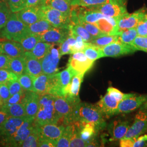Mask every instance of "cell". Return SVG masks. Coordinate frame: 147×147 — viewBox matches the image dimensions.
Wrapping results in <instances>:
<instances>
[{"label": "cell", "mask_w": 147, "mask_h": 147, "mask_svg": "<svg viewBox=\"0 0 147 147\" xmlns=\"http://www.w3.org/2000/svg\"><path fill=\"white\" fill-rule=\"evenodd\" d=\"M126 0H107L99 5L86 7L99 11L101 14L116 20L127 13Z\"/></svg>", "instance_id": "cell-4"}, {"label": "cell", "mask_w": 147, "mask_h": 147, "mask_svg": "<svg viewBox=\"0 0 147 147\" xmlns=\"http://www.w3.org/2000/svg\"><path fill=\"white\" fill-rule=\"evenodd\" d=\"M0 1H5V0H0Z\"/></svg>", "instance_id": "cell-61"}, {"label": "cell", "mask_w": 147, "mask_h": 147, "mask_svg": "<svg viewBox=\"0 0 147 147\" xmlns=\"http://www.w3.org/2000/svg\"><path fill=\"white\" fill-rule=\"evenodd\" d=\"M144 18L146 19H147V14H146V15L145 16V17H144Z\"/></svg>", "instance_id": "cell-60"}, {"label": "cell", "mask_w": 147, "mask_h": 147, "mask_svg": "<svg viewBox=\"0 0 147 147\" xmlns=\"http://www.w3.org/2000/svg\"><path fill=\"white\" fill-rule=\"evenodd\" d=\"M147 130V111L140 110L137 114L133 124L129 127L124 138H137Z\"/></svg>", "instance_id": "cell-11"}, {"label": "cell", "mask_w": 147, "mask_h": 147, "mask_svg": "<svg viewBox=\"0 0 147 147\" xmlns=\"http://www.w3.org/2000/svg\"><path fill=\"white\" fill-rule=\"evenodd\" d=\"M24 56L25 62V73L29 74L34 79L42 74L40 61L34 56L31 51H25Z\"/></svg>", "instance_id": "cell-20"}, {"label": "cell", "mask_w": 147, "mask_h": 147, "mask_svg": "<svg viewBox=\"0 0 147 147\" xmlns=\"http://www.w3.org/2000/svg\"><path fill=\"white\" fill-rule=\"evenodd\" d=\"M76 39L69 34L68 37L62 43L59 44L60 45L59 47V50L61 55L62 56L64 55L70 54V48L73 47L76 43Z\"/></svg>", "instance_id": "cell-41"}, {"label": "cell", "mask_w": 147, "mask_h": 147, "mask_svg": "<svg viewBox=\"0 0 147 147\" xmlns=\"http://www.w3.org/2000/svg\"><path fill=\"white\" fill-rule=\"evenodd\" d=\"M11 97V94L7 84H0V98L3 105L5 104Z\"/></svg>", "instance_id": "cell-48"}, {"label": "cell", "mask_w": 147, "mask_h": 147, "mask_svg": "<svg viewBox=\"0 0 147 147\" xmlns=\"http://www.w3.org/2000/svg\"><path fill=\"white\" fill-rule=\"evenodd\" d=\"M2 53V45H1V42H0V54Z\"/></svg>", "instance_id": "cell-59"}, {"label": "cell", "mask_w": 147, "mask_h": 147, "mask_svg": "<svg viewBox=\"0 0 147 147\" xmlns=\"http://www.w3.org/2000/svg\"><path fill=\"white\" fill-rule=\"evenodd\" d=\"M78 22L82 26L84 27L85 29L89 32V34L94 38L100 37L105 34L104 33L101 31L99 28L94 24H91V23L84 22V21H80L79 20Z\"/></svg>", "instance_id": "cell-42"}, {"label": "cell", "mask_w": 147, "mask_h": 147, "mask_svg": "<svg viewBox=\"0 0 147 147\" xmlns=\"http://www.w3.org/2000/svg\"><path fill=\"white\" fill-rule=\"evenodd\" d=\"M40 98V95L36 92L25 90L21 103L24 107L27 117L35 119L39 110Z\"/></svg>", "instance_id": "cell-13"}, {"label": "cell", "mask_w": 147, "mask_h": 147, "mask_svg": "<svg viewBox=\"0 0 147 147\" xmlns=\"http://www.w3.org/2000/svg\"><path fill=\"white\" fill-rule=\"evenodd\" d=\"M18 81L21 84V87L25 90L33 91V80L34 78L26 73H23L18 76Z\"/></svg>", "instance_id": "cell-39"}, {"label": "cell", "mask_w": 147, "mask_h": 147, "mask_svg": "<svg viewBox=\"0 0 147 147\" xmlns=\"http://www.w3.org/2000/svg\"><path fill=\"white\" fill-rule=\"evenodd\" d=\"M11 58L4 53L0 54V69H8Z\"/></svg>", "instance_id": "cell-51"}, {"label": "cell", "mask_w": 147, "mask_h": 147, "mask_svg": "<svg viewBox=\"0 0 147 147\" xmlns=\"http://www.w3.org/2000/svg\"><path fill=\"white\" fill-rule=\"evenodd\" d=\"M58 74L60 84L63 88L68 84H70L74 76L77 75L69 65H68V67L65 70L58 73Z\"/></svg>", "instance_id": "cell-38"}, {"label": "cell", "mask_w": 147, "mask_h": 147, "mask_svg": "<svg viewBox=\"0 0 147 147\" xmlns=\"http://www.w3.org/2000/svg\"><path fill=\"white\" fill-rule=\"evenodd\" d=\"M83 52L87 58L93 61L104 57L101 49L91 44L90 42H87V45Z\"/></svg>", "instance_id": "cell-29"}, {"label": "cell", "mask_w": 147, "mask_h": 147, "mask_svg": "<svg viewBox=\"0 0 147 147\" xmlns=\"http://www.w3.org/2000/svg\"><path fill=\"white\" fill-rule=\"evenodd\" d=\"M42 11L44 19L49 21L53 27L69 29L71 24L70 16L47 5L43 6Z\"/></svg>", "instance_id": "cell-6"}, {"label": "cell", "mask_w": 147, "mask_h": 147, "mask_svg": "<svg viewBox=\"0 0 147 147\" xmlns=\"http://www.w3.org/2000/svg\"><path fill=\"white\" fill-rule=\"evenodd\" d=\"M70 30L68 28L53 27L51 29L40 35V41L51 44H60L68 37Z\"/></svg>", "instance_id": "cell-15"}, {"label": "cell", "mask_w": 147, "mask_h": 147, "mask_svg": "<svg viewBox=\"0 0 147 147\" xmlns=\"http://www.w3.org/2000/svg\"><path fill=\"white\" fill-rule=\"evenodd\" d=\"M55 44H53L45 56L40 59L43 74L51 75L58 71V63L61 55L59 48L55 47Z\"/></svg>", "instance_id": "cell-8"}, {"label": "cell", "mask_w": 147, "mask_h": 147, "mask_svg": "<svg viewBox=\"0 0 147 147\" xmlns=\"http://www.w3.org/2000/svg\"><path fill=\"white\" fill-rule=\"evenodd\" d=\"M147 146V135L140 136L135 139L132 147H141Z\"/></svg>", "instance_id": "cell-52"}, {"label": "cell", "mask_w": 147, "mask_h": 147, "mask_svg": "<svg viewBox=\"0 0 147 147\" xmlns=\"http://www.w3.org/2000/svg\"><path fill=\"white\" fill-rule=\"evenodd\" d=\"M137 36L136 28L128 29L121 32L119 34L118 40L123 43L131 45Z\"/></svg>", "instance_id": "cell-37"}, {"label": "cell", "mask_w": 147, "mask_h": 147, "mask_svg": "<svg viewBox=\"0 0 147 147\" xmlns=\"http://www.w3.org/2000/svg\"><path fill=\"white\" fill-rule=\"evenodd\" d=\"M136 50H141L147 53V37L137 36L131 43Z\"/></svg>", "instance_id": "cell-45"}, {"label": "cell", "mask_w": 147, "mask_h": 147, "mask_svg": "<svg viewBox=\"0 0 147 147\" xmlns=\"http://www.w3.org/2000/svg\"><path fill=\"white\" fill-rule=\"evenodd\" d=\"M138 36L147 37V20L144 18L136 27Z\"/></svg>", "instance_id": "cell-49"}, {"label": "cell", "mask_w": 147, "mask_h": 147, "mask_svg": "<svg viewBox=\"0 0 147 147\" xmlns=\"http://www.w3.org/2000/svg\"><path fill=\"white\" fill-rule=\"evenodd\" d=\"M84 74H80L74 76L70 84L68 94L65 98L73 99L80 98L79 96V91L81 84L84 80Z\"/></svg>", "instance_id": "cell-25"}, {"label": "cell", "mask_w": 147, "mask_h": 147, "mask_svg": "<svg viewBox=\"0 0 147 147\" xmlns=\"http://www.w3.org/2000/svg\"><path fill=\"white\" fill-rule=\"evenodd\" d=\"M31 34L28 26L19 19L16 13H11L5 26L0 31L1 38L19 42Z\"/></svg>", "instance_id": "cell-3"}, {"label": "cell", "mask_w": 147, "mask_h": 147, "mask_svg": "<svg viewBox=\"0 0 147 147\" xmlns=\"http://www.w3.org/2000/svg\"><path fill=\"white\" fill-rule=\"evenodd\" d=\"M107 93L110 95L112 98L117 100L118 102H119L123 99L135 95V94H124L118 89L113 87H109L107 90Z\"/></svg>", "instance_id": "cell-44"}, {"label": "cell", "mask_w": 147, "mask_h": 147, "mask_svg": "<svg viewBox=\"0 0 147 147\" xmlns=\"http://www.w3.org/2000/svg\"><path fill=\"white\" fill-rule=\"evenodd\" d=\"M27 0H7V3L12 13H17L26 7Z\"/></svg>", "instance_id": "cell-46"}, {"label": "cell", "mask_w": 147, "mask_h": 147, "mask_svg": "<svg viewBox=\"0 0 147 147\" xmlns=\"http://www.w3.org/2000/svg\"><path fill=\"white\" fill-rule=\"evenodd\" d=\"M56 144H57L56 142H54L51 140L39 137L38 147H56Z\"/></svg>", "instance_id": "cell-53"}, {"label": "cell", "mask_w": 147, "mask_h": 147, "mask_svg": "<svg viewBox=\"0 0 147 147\" xmlns=\"http://www.w3.org/2000/svg\"><path fill=\"white\" fill-rule=\"evenodd\" d=\"M2 53L7 55L11 58H15L24 56L25 50L20 42L9 40L1 42Z\"/></svg>", "instance_id": "cell-22"}, {"label": "cell", "mask_w": 147, "mask_h": 147, "mask_svg": "<svg viewBox=\"0 0 147 147\" xmlns=\"http://www.w3.org/2000/svg\"><path fill=\"white\" fill-rule=\"evenodd\" d=\"M70 31L81 37L84 42H90L94 38L87 31L84 27L80 24L79 22L71 24L69 26Z\"/></svg>", "instance_id": "cell-30"}, {"label": "cell", "mask_w": 147, "mask_h": 147, "mask_svg": "<svg viewBox=\"0 0 147 147\" xmlns=\"http://www.w3.org/2000/svg\"><path fill=\"white\" fill-rule=\"evenodd\" d=\"M135 139L123 138L120 140V146L121 147H132Z\"/></svg>", "instance_id": "cell-55"}, {"label": "cell", "mask_w": 147, "mask_h": 147, "mask_svg": "<svg viewBox=\"0 0 147 147\" xmlns=\"http://www.w3.org/2000/svg\"><path fill=\"white\" fill-rule=\"evenodd\" d=\"M37 127L39 132L40 138H47L57 143L59 138L63 133L65 126L58 125L55 124H47Z\"/></svg>", "instance_id": "cell-18"}, {"label": "cell", "mask_w": 147, "mask_h": 147, "mask_svg": "<svg viewBox=\"0 0 147 147\" xmlns=\"http://www.w3.org/2000/svg\"><path fill=\"white\" fill-rule=\"evenodd\" d=\"M25 92V90L22 89L20 92L11 95L9 98V99L7 101V102L5 103V104H4L3 106H8L16 104V103H20V102L21 103V101L22 100V98L24 96Z\"/></svg>", "instance_id": "cell-47"}, {"label": "cell", "mask_w": 147, "mask_h": 147, "mask_svg": "<svg viewBox=\"0 0 147 147\" xmlns=\"http://www.w3.org/2000/svg\"><path fill=\"white\" fill-rule=\"evenodd\" d=\"M73 126L71 124H69L68 125L65 126V127L63 130V133L57 141L56 147H69L70 140L71 136Z\"/></svg>", "instance_id": "cell-35"}, {"label": "cell", "mask_w": 147, "mask_h": 147, "mask_svg": "<svg viewBox=\"0 0 147 147\" xmlns=\"http://www.w3.org/2000/svg\"><path fill=\"white\" fill-rule=\"evenodd\" d=\"M118 103L117 100L112 98L107 93L104 96L101 98L96 105L100 109L105 118H109L116 115Z\"/></svg>", "instance_id": "cell-19"}, {"label": "cell", "mask_w": 147, "mask_h": 147, "mask_svg": "<svg viewBox=\"0 0 147 147\" xmlns=\"http://www.w3.org/2000/svg\"><path fill=\"white\" fill-rule=\"evenodd\" d=\"M140 110L147 111V101L140 107Z\"/></svg>", "instance_id": "cell-57"}, {"label": "cell", "mask_w": 147, "mask_h": 147, "mask_svg": "<svg viewBox=\"0 0 147 147\" xmlns=\"http://www.w3.org/2000/svg\"><path fill=\"white\" fill-rule=\"evenodd\" d=\"M55 96L46 94L40 96L39 107L34 119V124L37 126H42L47 124H58L59 118L54 107Z\"/></svg>", "instance_id": "cell-2"}, {"label": "cell", "mask_w": 147, "mask_h": 147, "mask_svg": "<svg viewBox=\"0 0 147 147\" xmlns=\"http://www.w3.org/2000/svg\"><path fill=\"white\" fill-rule=\"evenodd\" d=\"M147 101V95H134L121 101L118 105L116 115L127 113L140 108Z\"/></svg>", "instance_id": "cell-14"}, {"label": "cell", "mask_w": 147, "mask_h": 147, "mask_svg": "<svg viewBox=\"0 0 147 147\" xmlns=\"http://www.w3.org/2000/svg\"><path fill=\"white\" fill-rule=\"evenodd\" d=\"M53 44L39 41L33 49L31 53L38 59H41L49 51Z\"/></svg>", "instance_id": "cell-32"}, {"label": "cell", "mask_w": 147, "mask_h": 147, "mask_svg": "<svg viewBox=\"0 0 147 147\" xmlns=\"http://www.w3.org/2000/svg\"><path fill=\"white\" fill-rule=\"evenodd\" d=\"M53 27V26L46 19L40 20L33 24L28 25L29 30L32 34L38 35L42 34Z\"/></svg>", "instance_id": "cell-26"}, {"label": "cell", "mask_w": 147, "mask_h": 147, "mask_svg": "<svg viewBox=\"0 0 147 147\" xmlns=\"http://www.w3.org/2000/svg\"><path fill=\"white\" fill-rule=\"evenodd\" d=\"M107 0H72V6L91 7L105 3Z\"/></svg>", "instance_id": "cell-43"}, {"label": "cell", "mask_w": 147, "mask_h": 147, "mask_svg": "<svg viewBox=\"0 0 147 147\" xmlns=\"http://www.w3.org/2000/svg\"><path fill=\"white\" fill-rule=\"evenodd\" d=\"M76 121L92 123L99 131L106 125L105 117L96 105L81 101L74 109L70 124Z\"/></svg>", "instance_id": "cell-1"}, {"label": "cell", "mask_w": 147, "mask_h": 147, "mask_svg": "<svg viewBox=\"0 0 147 147\" xmlns=\"http://www.w3.org/2000/svg\"><path fill=\"white\" fill-rule=\"evenodd\" d=\"M147 14V8H142L131 14L129 13L117 20L118 35L121 32L128 29L136 28L138 24L144 18Z\"/></svg>", "instance_id": "cell-7"}, {"label": "cell", "mask_w": 147, "mask_h": 147, "mask_svg": "<svg viewBox=\"0 0 147 147\" xmlns=\"http://www.w3.org/2000/svg\"><path fill=\"white\" fill-rule=\"evenodd\" d=\"M9 70L16 74L18 76L25 73V62L24 56L11 58Z\"/></svg>", "instance_id": "cell-27"}, {"label": "cell", "mask_w": 147, "mask_h": 147, "mask_svg": "<svg viewBox=\"0 0 147 147\" xmlns=\"http://www.w3.org/2000/svg\"><path fill=\"white\" fill-rule=\"evenodd\" d=\"M34 118L27 117L18 128L8 143V147H21L24 140L28 136L34 126Z\"/></svg>", "instance_id": "cell-9"}, {"label": "cell", "mask_w": 147, "mask_h": 147, "mask_svg": "<svg viewBox=\"0 0 147 147\" xmlns=\"http://www.w3.org/2000/svg\"><path fill=\"white\" fill-rule=\"evenodd\" d=\"M1 109L5 111L9 117L19 118L27 116L24 107L20 102L12 104L8 106L3 105Z\"/></svg>", "instance_id": "cell-28"}, {"label": "cell", "mask_w": 147, "mask_h": 147, "mask_svg": "<svg viewBox=\"0 0 147 147\" xmlns=\"http://www.w3.org/2000/svg\"><path fill=\"white\" fill-rule=\"evenodd\" d=\"M45 5V0H27L26 7H42Z\"/></svg>", "instance_id": "cell-54"}, {"label": "cell", "mask_w": 147, "mask_h": 147, "mask_svg": "<svg viewBox=\"0 0 147 147\" xmlns=\"http://www.w3.org/2000/svg\"><path fill=\"white\" fill-rule=\"evenodd\" d=\"M72 0H45V5L51 7L70 16Z\"/></svg>", "instance_id": "cell-24"}, {"label": "cell", "mask_w": 147, "mask_h": 147, "mask_svg": "<svg viewBox=\"0 0 147 147\" xmlns=\"http://www.w3.org/2000/svg\"><path fill=\"white\" fill-rule=\"evenodd\" d=\"M50 76V75L42 73L35 78L33 80L34 92L40 96L47 94Z\"/></svg>", "instance_id": "cell-23"}, {"label": "cell", "mask_w": 147, "mask_h": 147, "mask_svg": "<svg viewBox=\"0 0 147 147\" xmlns=\"http://www.w3.org/2000/svg\"><path fill=\"white\" fill-rule=\"evenodd\" d=\"M11 13L7 2L0 1V31L5 26Z\"/></svg>", "instance_id": "cell-33"}, {"label": "cell", "mask_w": 147, "mask_h": 147, "mask_svg": "<svg viewBox=\"0 0 147 147\" xmlns=\"http://www.w3.org/2000/svg\"><path fill=\"white\" fill-rule=\"evenodd\" d=\"M8 117H9V116L7 114V113L5 112V111L1 109H0V125L3 123V121H5Z\"/></svg>", "instance_id": "cell-56"}, {"label": "cell", "mask_w": 147, "mask_h": 147, "mask_svg": "<svg viewBox=\"0 0 147 147\" xmlns=\"http://www.w3.org/2000/svg\"><path fill=\"white\" fill-rule=\"evenodd\" d=\"M18 76L11 70L0 69V84H7L11 82L18 80Z\"/></svg>", "instance_id": "cell-40"}, {"label": "cell", "mask_w": 147, "mask_h": 147, "mask_svg": "<svg viewBox=\"0 0 147 147\" xmlns=\"http://www.w3.org/2000/svg\"><path fill=\"white\" fill-rule=\"evenodd\" d=\"M7 85L8 86L11 96L15 94L16 93L20 92L22 89H24L22 88L21 84L19 83L18 80L11 82L7 84Z\"/></svg>", "instance_id": "cell-50"}, {"label": "cell", "mask_w": 147, "mask_h": 147, "mask_svg": "<svg viewBox=\"0 0 147 147\" xmlns=\"http://www.w3.org/2000/svg\"><path fill=\"white\" fill-rule=\"evenodd\" d=\"M3 105V102L2 101V100H1V98H0V109L2 108V107Z\"/></svg>", "instance_id": "cell-58"}, {"label": "cell", "mask_w": 147, "mask_h": 147, "mask_svg": "<svg viewBox=\"0 0 147 147\" xmlns=\"http://www.w3.org/2000/svg\"><path fill=\"white\" fill-rule=\"evenodd\" d=\"M118 35L104 34L100 37L95 38L89 42L101 49L112 42L118 41Z\"/></svg>", "instance_id": "cell-31"}, {"label": "cell", "mask_w": 147, "mask_h": 147, "mask_svg": "<svg viewBox=\"0 0 147 147\" xmlns=\"http://www.w3.org/2000/svg\"><path fill=\"white\" fill-rule=\"evenodd\" d=\"M68 65L70 66L76 74L86 73L91 68L94 61L87 58L83 51H79L71 54Z\"/></svg>", "instance_id": "cell-10"}, {"label": "cell", "mask_w": 147, "mask_h": 147, "mask_svg": "<svg viewBox=\"0 0 147 147\" xmlns=\"http://www.w3.org/2000/svg\"><path fill=\"white\" fill-rule=\"evenodd\" d=\"M27 116L24 117H8L0 125V145L8 147L11 138Z\"/></svg>", "instance_id": "cell-5"}, {"label": "cell", "mask_w": 147, "mask_h": 147, "mask_svg": "<svg viewBox=\"0 0 147 147\" xmlns=\"http://www.w3.org/2000/svg\"><path fill=\"white\" fill-rule=\"evenodd\" d=\"M16 14L20 20L28 26L44 19L42 7H26Z\"/></svg>", "instance_id": "cell-16"}, {"label": "cell", "mask_w": 147, "mask_h": 147, "mask_svg": "<svg viewBox=\"0 0 147 147\" xmlns=\"http://www.w3.org/2000/svg\"><path fill=\"white\" fill-rule=\"evenodd\" d=\"M127 121L118 119L112 122L109 126V132L112 140H120L125 136L129 128Z\"/></svg>", "instance_id": "cell-21"}, {"label": "cell", "mask_w": 147, "mask_h": 147, "mask_svg": "<svg viewBox=\"0 0 147 147\" xmlns=\"http://www.w3.org/2000/svg\"><path fill=\"white\" fill-rule=\"evenodd\" d=\"M39 137H40V135L38 131V127L37 125L34 124L33 131H32L31 134L24 140V141L23 142L21 145V147H38Z\"/></svg>", "instance_id": "cell-34"}, {"label": "cell", "mask_w": 147, "mask_h": 147, "mask_svg": "<svg viewBox=\"0 0 147 147\" xmlns=\"http://www.w3.org/2000/svg\"><path fill=\"white\" fill-rule=\"evenodd\" d=\"M104 57H117L123 55L131 54L136 50L131 45L126 44L119 42H112L101 48Z\"/></svg>", "instance_id": "cell-12"}, {"label": "cell", "mask_w": 147, "mask_h": 147, "mask_svg": "<svg viewBox=\"0 0 147 147\" xmlns=\"http://www.w3.org/2000/svg\"><path fill=\"white\" fill-rule=\"evenodd\" d=\"M40 41V35L33 34L24 38L20 42L25 51H31L38 42Z\"/></svg>", "instance_id": "cell-36"}, {"label": "cell", "mask_w": 147, "mask_h": 147, "mask_svg": "<svg viewBox=\"0 0 147 147\" xmlns=\"http://www.w3.org/2000/svg\"><path fill=\"white\" fill-rule=\"evenodd\" d=\"M79 122V136L85 142L89 143V147L98 146L95 138L99 131L94 124L84 121Z\"/></svg>", "instance_id": "cell-17"}]
</instances>
